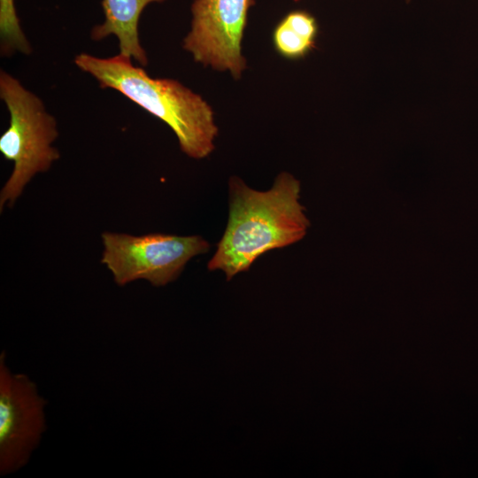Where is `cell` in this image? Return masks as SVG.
I'll return each instance as SVG.
<instances>
[{"mask_svg":"<svg viewBox=\"0 0 478 478\" xmlns=\"http://www.w3.org/2000/svg\"><path fill=\"white\" fill-rule=\"evenodd\" d=\"M411 0H406V3H409Z\"/></svg>","mask_w":478,"mask_h":478,"instance_id":"obj_10","label":"cell"},{"mask_svg":"<svg viewBox=\"0 0 478 478\" xmlns=\"http://www.w3.org/2000/svg\"><path fill=\"white\" fill-rule=\"evenodd\" d=\"M101 237V262L119 286L136 280L165 286L179 277L192 258L210 249L209 243L199 235L150 233L135 236L106 231Z\"/></svg>","mask_w":478,"mask_h":478,"instance_id":"obj_4","label":"cell"},{"mask_svg":"<svg viewBox=\"0 0 478 478\" xmlns=\"http://www.w3.org/2000/svg\"><path fill=\"white\" fill-rule=\"evenodd\" d=\"M165 1L102 0L104 20L92 28L90 38L100 41L114 35L118 39L120 53L135 59L142 66H146L148 57L139 38L140 17L149 4Z\"/></svg>","mask_w":478,"mask_h":478,"instance_id":"obj_7","label":"cell"},{"mask_svg":"<svg viewBox=\"0 0 478 478\" xmlns=\"http://www.w3.org/2000/svg\"><path fill=\"white\" fill-rule=\"evenodd\" d=\"M229 215L217 250L207 264L221 270L227 281L263 254L301 240L309 220L299 203L300 183L289 173H281L272 188L259 191L239 177L229 180Z\"/></svg>","mask_w":478,"mask_h":478,"instance_id":"obj_1","label":"cell"},{"mask_svg":"<svg viewBox=\"0 0 478 478\" xmlns=\"http://www.w3.org/2000/svg\"><path fill=\"white\" fill-rule=\"evenodd\" d=\"M0 48L2 56L15 52L28 55L32 51L16 12L14 0H0Z\"/></svg>","mask_w":478,"mask_h":478,"instance_id":"obj_9","label":"cell"},{"mask_svg":"<svg viewBox=\"0 0 478 478\" xmlns=\"http://www.w3.org/2000/svg\"><path fill=\"white\" fill-rule=\"evenodd\" d=\"M0 97L10 115L9 127L0 136V152L14 164L0 192L2 212L6 204L12 207L32 178L48 171L60 154L51 145L58 135L55 118L40 97L4 70Z\"/></svg>","mask_w":478,"mask_h":478,"instance_id":"obj_3","label":"cell"},{"mask_svg":"<svg viewBox=\"0 0 478 478\" xmlns=\"http://www.w3.org/2000/svg\"><path fill=\"white\" fill-rule=\"evenodd\" d=\"M317 35L316 19L306 11L295 10L277 24L273 42L279 54L286 58L298 59L312 50Z\"/></svg>","mask_w":478,"mask_h":478,"instance_id":"obj_8","label":"cell"},{"mask_svg":"<svg viewBox=\"0 0 478 478\" xmlns=\"http://www.w3.org/2000/svg\"><path fill=\"white\" fill-rule=\"evenodd\" d=\"M254 4L255 0H194L182 48L195 62L240 79L247 66L242 40Z\"/></svg>","mask_w":478,"mask_h":478,"instance_id":"obj_5","label":"cell"},{"mask_svg":"<svg viewBox=\"0 0 478 478\" xmlns=\"http://www.w3.org/2000/svg\"><path fill=\"white\" fill-rule=\"evenodd\" d=\"M47 401L24 374L13 373L0 354V474H12L29 461L47 429Z\"/></svg>","mask_w":478,"mask_h":478,"instance_id":"obj_6","label":"cell"},{"mask_svg":"<svg viewBox=\"0 0 478 478\" xmlns=\"http://www.w3.org/2000/svg\"><path fill=\"white\" fill-rule=\"evenodd\" d=\"M73 62L94 77L101 89L121 93L164 121L175 134L181 150L189 158L202 159L214 150L219 130L211 105L178 81L152 78L121 53L98 58L83 52Z\"/></svg>","mask_w":478,"mask_h":478,"instance_id":"obj_2","label":"cell"}]
</instances>
